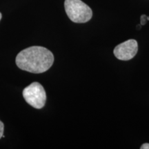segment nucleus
<instances>
[{
  "label": "nucleus",
  "instance_id": "9d476101",
  "mask_svg": "<svg viewBox=\"0 0 149 149\" xmlns=\"http://www.w3.org/2000/svg\"><path fill=\"white\" fill-rule=\"evenodd\" d=\"M147 19H148V21H149V17H147Z\"/></svg>",
  "mask_w": 149,
  "mask_h": 149
},
{
  "label": "nucleus",
  "instance_id": "20e7f679",
  "mask_svg": "<svg viewBox=\"0 0 149 149\" xmlns=\"http://www.w3.org/2000/svg\"><path fill=\"white\" fill-rule=\"evenodd\" d=\"M138 51V44L135 40H128L115 48L114 55L120 60L128 61L133 59Z\"/></svg>",
  "mask_w": 149,
  "mask_h": 149
},
{
  "label": "nucleus",
  "instance_id": "f03ea898",
  "mask_svg": "<svg viewBox=\"0 0 149 149\" xmlns=\"http://www.w3.org/2000/svg\"><path fill=\"white\" fill-rule=\"evenodd\" d=\"M64 8L68 18L74 23H86L92 18L91 8L81 0H65Z\"/></svg>",
  "mask_w": 149,
  "mask_h": 149
},
{
  "label": "nucleus",
  "instance_id": "423d86ee",
  "mask_svg": "<svg viewBox=\"0 0 149 149\" xmlns=\"http://www.w3.org/2000/svg\"><path fill=\"white\" fill-rule=\"evenodd\" d=\"M3 130H4V125H3V122L0 120V139L2 137L3 135Z\"/></svg>",
  "mask_w": 149,
  "mask_h": 149
},
{
  "label": "nucleus",
  "instance_id": "7ed1b4c3",
  "mask_svg": "<svg viewBox=\"0 0 149 149\" xmlns=\"http://www.w3.org/2000/svg\"><path fill=\"white\" fill-rule=\"evenodd\" d=\"M23 97L29 105L37 109L45 106L46 94L44 87L39 82H33L24 89Z\"/></svg>",
  "mask_w": 149,
  "mask_h": 149
},
{
  "label": "nucleus",
  "instance_id": "39448f33",
  "mask_svg": "<svg viewBox=\"0 0 149 149\" xmlns=\"http://www.w3.org/2000/svg\"><path fill=\"white\" fill-rule=\"evenodd\" d=\"M147 21H148V19H147V16L146 15H142L141 16V21H140L141 25V26L145 25Z\"/></svg>",
  "mask_w": 149,
  "mask_h": 149
},
{
  "label": "nucleus",
  "instance_id": "f257e3e1",
  "mask_svg": "<svg viewBox=\"0 0 149 149\" xmlns=\"http://www.w3.org/2000/svg\"><path fill=\"white\" fill-rule=\"evenodd\" d=\"M15 62L20 69L35 74L47 71L54 62L51 51L42 46H31L18 53Z\"/></svg>",
  "mask_w": 149,
  "mask_h": 149
},
{
  "label": "nucleus",
  "instance_id": "0eeeda50",
  "mask_svg": "<svg viewBox=\"0 0 149 149\" xmlns=\"http://www.w3.org/2000/svg\"><path fill=\"white\" fill-rule=\"evenodd\" d=\"M140 148L141 149H149V144L148 143H145V144L141 145Z\"/></svg>",
  "mask_w": 149,
  "mask_h": 149
},
{
  "label": "nucleus",
  "instance_id": "6e6552de",
  "mask_svg": "<svg viewBox=\"0 0 149 149\" xmlns=\"http://www.w3.org/2000/svg\"><path fill=\"white\" fill-rule=\"evenodd\" d=\"M141 24H139V25L137 26V29L139 30V29H141Z\"/></svg>",
  "mask_w": 149,
  "mask_h": 149
},
{
  "label": "nucleus",
  "instance_id": "1a4fd4ad",
  "mask_svg": "<svg viewBox=\"0 0 149 149\" xmlns=\"http://www.w3.org/2000/svg\"><path fill=\"white\" fill-rule=\"evenodd\" d=\"M1 17H2V15H1V13H0V20H1Z\"/></svg>",
  "mask_w": 149,
  "mask_h": 149
}]
</instances>
